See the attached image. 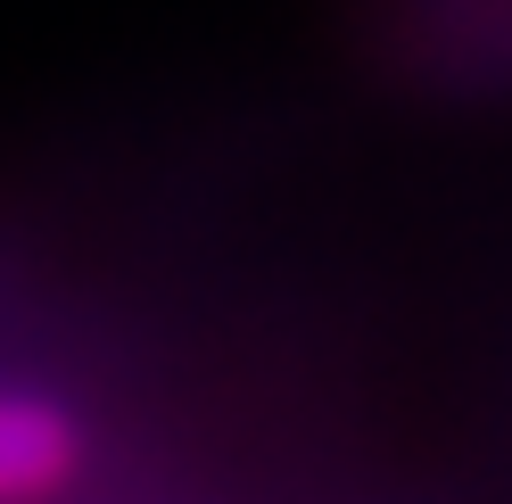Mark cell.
<instances>
[{
    "mask_svg": "<svg viewBox=\"0 0 512 504\" xmlns=\"http://www.w3.org/2000/svg\"><path fill=\"white\" fill-rule=\"evenodd\" d=\"M91 430L50 389H0V504H50L83 480Z\"/></svg>",
    "mask_w": 512,
    "mask_h": 504,
    "instance_id": "obj_1",
    "label": "cell"
}]
</instances>
